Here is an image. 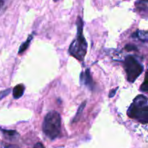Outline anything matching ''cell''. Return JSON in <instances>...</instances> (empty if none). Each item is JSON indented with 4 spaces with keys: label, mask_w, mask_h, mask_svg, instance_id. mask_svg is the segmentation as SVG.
Wrapping results in <instances>:
<instances>
[{
    "label": "cell",
    "mask_w": 148,
    "mask_h": 148,
    "mask_svg": "<svg viewBox=\"0 0 148 148\" xmlns=\"http://www.w3.org/2000/svg\"><path fill=\"white\" fill-rule=\"evenodd\" d=\"M132 37L136 38L139 39L143 42H147L148 39V33L146 30H138L135 33H134V34L132 35Z\"/></svg>",
    "instance_id": "obj_7"
},
{
    "label": "cell",
    "mask_w": 148,
    "mask_h": 148,
    "mask_svg": "<svg viewBox=\"0 0 148 148\" xmlns=\"http://www.w3.org/2000/svg\"><path fill=\"white\" fill-rule=\"evenodd\" d=\"M80 82L82 85L88 88V89L92 90L93 89V80H92V76L90 75L89 69H86L85 72H82L80 74Z\"/></svg>",
    "instance_id": "obj_5"
},
{
    "label": "cell",
    "mask_w": 148,
    "mask_h": 148,
    "mask_svg": "<svg viewBox=\"0 0 148 148\" xmlns=\"http://www.w3.org/2000/svg\"><path fill=\"white\" fill-rule=\"evenodd\" d=\"M33 38V34L30 35V36H28V38H27V40H26L25 41L24 43H23V44L20 46V48H19V51H18L19 54H20V53H23V52L25 51L26 49L28 48L29 45H30V42H31Z\"/></svg>",
    "instance_id": "obj_9"
},
{
    "label": "cell",
    "mask_w": 148,
    "mask_h": 148,
    "mask_svg": "<svg viewBox=\"0 0 148 148\" xmlns=\"http://www.w3.org/2000/svg\"><path fill=\"white\" fill-rule=\"evenodd\" d=\"M140 90L143 91V92H147L148 90V83H147V75H145V81L143 84H142L141 87H140Z\"/></svg>",
    "instance_id": "obj_11"
},
{
    "label": "cell",
    "mask_w": 148,
    "mask_h": 148,
    "mask_svg": "<svg viewBox=\"0 0 148 148\" xmlns=\"http://www.w3.org/2000/svg\"><path fill=\"white\" fill-rule=\"evenodd\" d=\"M77 37L71 43L69 48V52L77 59L83 61L87 53L88 43L83 36V21L79 17L77 19Z\"/></svg>",
    "instance_id": "obj_1"
},
{
    "label": "cell",
    "mask_w": 148,
    "mask_h": 148,
    "mask_svg": "<svg viewBox=\"0 0 148 148\" xmlns=\"http://www.w3.org/2000/svg\"><path fill=\"white\" fill-rule=\"evenodd\" d=\"M127 114L132 119H134L143 124H146L148 121L147 98L143 95H139L127 111Z\"/></svg>",
    "instance_id": "obj_2"
},
{
    "label": "cell",
    "mask_w": 148,
    "mask_h": 148,
    "mask_svg": "<svg viewBox=\"0 0 148 148\" xmlns=\"http://www.w3.org/2000/svg\"><path fill=\"white\" fill-rule=\"evenodd\" d=\"M33 148H45V147H44V146L43 145V144H42V143H38L35 145Z\"/></svg>",
    "instance_id": "obj_16"
},
{
    "label": "cell",
    "mask_w": 148,
    "mask_h": 148,
    "mask_svg": "<svg viewBox=\"0 0 148 148\" xmlns=\"http://www.w3.org/2000/svg\"><path fill=\"white\" fill-rule=\"evenodd\" d=\"M25 91V86L23 84H19V85H16L12 90V95L14 98L15 99H18V98H21L24 94Z\"/></svg>",
    "instance_id": "obj_6"
},
{
    "label": "cell",
    "mask_w": 148,
    "mask_h": 148,
    "mask_svg": "<svg viewBox=\"0 0 148 148\" xmlns=\"http://www.w3.org/2000/svg\"><path fill=\"white\" fill-rule=\"evenodd\" d=\"M125 49L127 51H137V48L134 44H128L125 46Z\"/></svg>",
    "instance_id": "obj_13"
},
{
    "label": "cell",
    "mask_w": 148,
    "mask_h": 148,
    "mask_svg": "<svg viewBox=\"0 0 148 148\" xmlns=\"http://www.w3.org/2000/svg\"><path fill=\"white\" fill-rule=\"evenodd\" d=\"M140 1H145V2H147L148 0H140Z\"/></svg>",
    "instance_id": "obj_18"
},
{
    "label": "cell",
    "mask_w": 148,
    "mask_h": 148,
    "mask_svg": "<svg viewBox=\"0 0 148 148\" xmlns=\"http://www.w3.org/2000/svg\"><path fill=\"white\" fill-rule=\"evenodd\" d=\"M0 130L2 132L4 135L7 138L10 139V140L15 139L16 137L19 136V134L17 132V131H15V130H2V129H0Z\"/></svg>",
    "instance_id": "obj_8"
},
{
    "label": "cell",
    "mask_w": 148,
    "mask_h": 148,
    "mask_svg": "<svg viewBox=\"0 0 148 148\" xmlns=\"http://www.w3.org/2000/svg\"><path fill=\"white\" fill-rule=\"evenodd\" d=\"M53 1H57L58 0H53Z\"/></svg>",
    "instance_id": "obj_19"
},
{
    "label": "cell",
    "mask_w": 148,
    "mask_h": 148,
    "mask_svg": "<svg viewBox=\"0 0 148 148\" xmlns=\"http://www.w3.org/2000/svg\"><path fill=\"white\" fill-rule=\"evenodd\" d=\"M11 91H12V90L10 89V88L1 91V92H0V100H1L2 98H5L6 96H7V95L10 93V92H11Z\"/></svg>",
    "instance_id": "obj_12"
},
{
    "label": "cell",
    "mask_w": 148,
    "mask_h": 148,
    "mask_svg": "<svg viewBox=\"0 0 148 148\" xmlns=\"http://www.w3.org/2000/svg\"><path fill=\"white\" fill-rule=\"evenodd\" d=\"M86 104H87V101H83V102H82V103L80 104V106H79V108H78L77 111L76 115L75 116V117H74L73 120H72V122L75 123V122H76V121H79V118H80L81 115H82V111H83L84 108H85V106H86Z\"/></svg>",
    "instance_id": "obj_10"
},
{
    "label": "cell",
    "mask_w": 148,
    "mask_h": 148,
    "mask_svg": "<svg viewBox=\"0 0 148 148\" xmlns=\"http://www.w3.org/2000/svg\"><path fill=\"white\" fill-rule=\"evenodd\" d=\"M124 69L129 82H134L143 72V65L134 56L129 55L124 59Z\"/></svg>",
    "instance_id": "obj_4"
},
{
    "label": "cell",
    "mask_w": 148,
    "mask_h": 148,
    "mask_svg": "<svg viewBox=\"0 0 148 148\" xmlns=\"http://www.w3.org/2000/svg\"><path fill=\"white\" fill-rule=\"evenodd\" d=\"M62 119L59 112L51 111L45 116L43 122V132L50 140H54L61 133Z\"/></svg>",
    "instance_id": "obj_3"
},
{
    "label": "cell",
    "mask_w": 148,
    "mask_h": 148,
    "mask_svg": "<svg viewBox=\"0 0 148 148\" xmlns=\"http://www.w3.org/2000/svg\"><path fill=\"white\" fill-rule=\"evenodd\" d=\"M118 89H119V88H118V87H117L116 88H115V89H114V90H111L110 91L109 94H108V96H109L110 98H113V97H114V95H116V92H117V90H118Z\"/></svg>",
    "instance_id": "obj_14"
},
{
    "label": "cell",
    "mask_w": 148,
    "mask_h": 148,
    "mask_svg": "<svg viewBox=\"0 0 148 148\" xmlns=\"http://www.w3.org/2000/svg\"><path fill=\"white\" fill-rule=\"evenodd\" d=\"M3 2H4V0H0V7H1V6L2 5Z\"/></svg>",
    "instance_id": "obj_17"
},
{
    "label": "cell",
    "mask_w": 148,
    "mask_h": 148,
    "mask_svg": "<svg viewBox=\"0 0 148 148\" xmlns=\"http://www.w3.org/2000/svg\"><path fill=\"white\" fill-rule=\"evenodd\" d=\"M2 148H19L16 145H4Z\"/></svg>",
    "instance_id": "obj_15"
}]
</instances>
